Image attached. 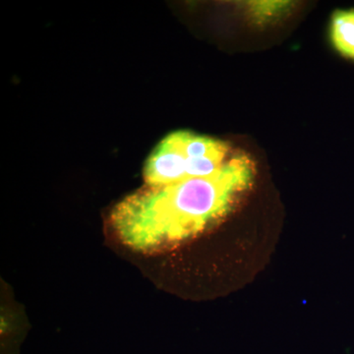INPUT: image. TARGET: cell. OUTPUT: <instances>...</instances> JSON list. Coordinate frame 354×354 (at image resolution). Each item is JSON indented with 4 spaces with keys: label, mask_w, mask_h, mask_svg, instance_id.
I'll return each instance as SVG.
<instances>
[{
    "label": "cell",
    "mask_w": 354,
    "mask_h": 354,
    "mask_svg": "<svg viewBox=\"0 0 354 354\" xmlns=\"http://www.w3.org/2000/svg\"><path fill=\"white\" fill-rule=\"evenodd\" d=\"M189 160L169 134L158 144L147 160L144 169L147 186L160 187L189 179Z\"/></svg>",
    "instance_id": "7a4b0ae2"
},
{
    "label": "cell",
    "mask_w": 354,
    "mask_h": 354,
    "mask_svg": "<svg viewBox=\"0 0 354 354\" xmlns=\"http://www.w3.org/2000/svg\"><path fill=\"white\" fill-rule=\"evenodd\" d=\"M330 35L337 53L354 62V9L335 11L330 20Z\"/></svg>",
    "instance_id": "3957f363"
},
{
    "label": "cell",
    "mask_w": 354,
    "mask_h": 354,
    "mask_svg": "<svg viewBox=\"0 0 354 354\" xmlns=\"http://www.w3.org/2000/svg\"><path fill=\"white\" fill-rule=\"evenodd\" d=\"M255 176L252 158L236 153L211 176L146 186L128 195L114 206L109 225L128 248L144 254L164 252L225 218Z\"/></svg>",
    "instance_id": "6da1fadb"
},
{
    "label": "cell",
    "mask_w": 354,
    "mask_h": 354,
    "mask_svg": "<svg viewBox=\"0 0 354 354\" xmlns=\"http://www.w3.org/2000/svg\"><path fill=\"white\" fill-rule=\"evenodd\" d=\"M292 7L288 1H254L245 4V11L258 24H269L285 17Z\"/></svg>",
    "instance_id": "277c9868"
}]
</instances>
